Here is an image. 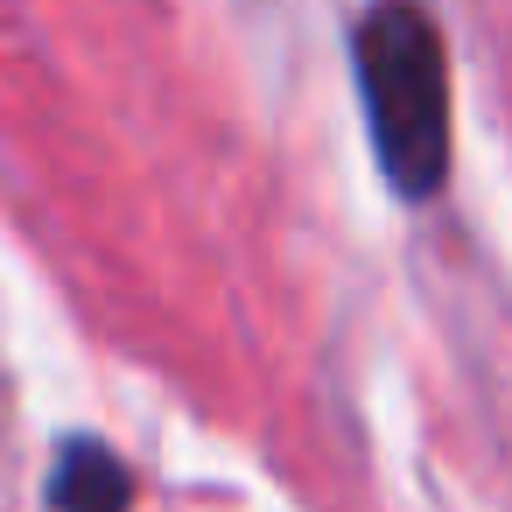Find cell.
<instances>
[{
  "label": "cell",
  "instance_id": "7a4b0ae2",
  "mask_svg": "<svg viewBox=\"0 0 512 512\" xmlns=\"http://www.w3.org/2000/svg\"><path fill=\"white\" fill-rule=\"evenodd\" d=\"M134 484L120 470L113 449L99 442H64L57 449V470H50V505L57 512H127Z\"/></svg>",
  "mask_w": 512,
  "mask_h": 512
},
{
  "label": "cell",
  "instance_id": "6da1fadb",
  "mask_svg": "<svg viewBox=\"0 0 512 512\" xmlns=\"http://www.w3.org/2000/svg\"><path fill=\"white\" fill-rule=\"evenodd\" d=\"M358 99L372 120V155L400 197H428L449 176V64L442 36L414 0H379L358 22Z\"/></svg>",
  "mask_w": 512,
  "mask_h": 512
}]
</instances>
